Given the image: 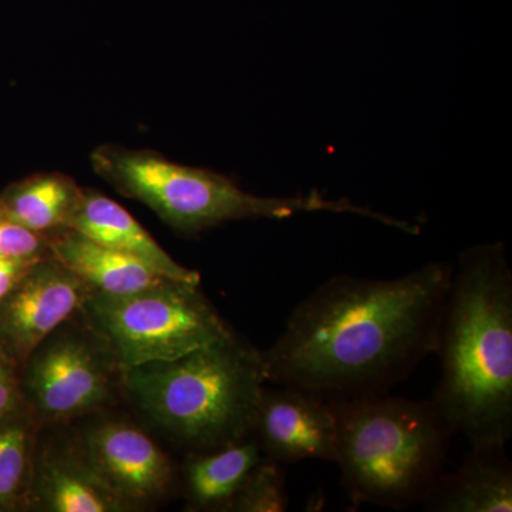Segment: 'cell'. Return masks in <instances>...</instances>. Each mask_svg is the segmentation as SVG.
Wrapping results in <instances>:
<instances>
[{"label":"cell","instance_id":"6da1fadb","mask_svg":"<svg viewBox=\"0 0 512 512\" xmlns=\"http://www.w3.org/2000/svg\"><path fill=\"white\" fill-rule=\"evenodd\" d=\"M451 276L441 262L396 279L333 276L262 350L266 383L328 402L389 392L436 355Z\"/></svg>","mask_w":512,"mask_h":512},{"label":"cell","instance_id":"7a4b0ae2","mask_svg":"<svg viewBox=\"0 0 512 512\" xmlns=\"http://www.w3.org/2000/svg\"><path fill=\"white\" fill-rule=\"evenodd\" d=\"M436 355L434 407L471 448L512 437V271L501 242L474 245L453 268Z\"/></svg>","mask_w":512,"mask_h":512},{"label":"cell","instance_id":"3957f363","mask_svg":"<svg viewBox=\"0 0 512 512\" xmlns=\"http://www.w3.org/2000/svg\"><path fill=\"white\" fill-rule=\"evenodd\" d=\"M266 384L264 357L237 333L168 362L124 370L123 394L185 453L252 436Z\"/></svg>","mask_w":512,"mask_h":512},{"label":"cell","instance_id":"277c9868","mask_svg":"<svg viewBox=\"0 0 512 512\" xmlns=\"http://www.w3.org/2000/svg\"><path fill=\"white\" fill-rule=\"evenodd\" d=\"M329 403L336 464L352 503L392 510L423 504L443 476L453 437L433 402L384 392Z\"/></svg>","mask_w":512,"mask_h":512},{"label":"cell","instance_id":"5b68a950","mask_svg":"<svg viewBox=\"0 0 512 512\" xmlns=\"http://www.w3.org/2000/svg\"><path fill=\"white\" fill-rule=\"evenodd\" d=\"M93 170L124 197L146 204L161 220L183 234H200L225 222L285 220L302 212L355 214L402 229L403 220L353 204L328 200L318 191L296 197H258L231 178L204 168L167 160L151 150L104 144L92 153Z\"/></svg>","mask_w":512,"mask_h":512},{"label":"cell","instance_id":"8992f818","mask_svg":"<svg viewBox=\"0 0 512 512\" xmlns=\"http://www.w3.org/2000/svg\"><path fill=\"white\" fill-rule=\"evenodd\" d=\"M82 311L123 369L168 362L234 333L200 285L170 281L128 295L92 292Z\"/></svg>","mask_w":512,"mask_h":512},{"label":"cell","instance_id":"52a82bcc","mask_svg":"<svg viewBox=\"0 0 512 512\" xmlns=\"http://www.w3.org/2000/svg\"><path fill=\"white\" fill-rule=\"evenodd\" d=\"M123 375L110 340L82 309L46 336L20 366L23 399L42 429L103 412L123 393Z\"/></svg>","mask_w":512,"mask_h":512},{"label":"cell","instance_id":"ba28073f","mask_svg":"<svg viewBox=\"0 0 512 512\" xmlns=\"http://www.w3.org/2000/svg\"><path fill=\"white\" fill-rule=\"evenodd\" d=\"M74 441L87 463L131 511L151 507L173 493L177 483L173 460L136 424L100 419L84 427Z\"/></svg>","mask_w":512,"mask_h":512},{"label":"cell","instance_id":"9c48e42d","mask_svg":"<svg viewBox=\"0 0 512 512\" xmlns=\"http://www.w3.org/2000/svg\"><path fill=\"white\" fill-rule=\"evenodd\" d=\"M92 292L55 256L39 259L0 301V349L22 366L46 336L82 309Z\"/></svg>","mask_w":512,"mask_h":512},{"label":"cell","instance_id":"30bf717a","mask_svg":"<svg viewBox=\"0 0 512 512\" xmlns=\"http://www.w3.org/2000/svg\"><path fill=\"white\" fill-rule=\"evenodd\" d=\"M252 436L262 454L278 464L306 460L336 463L338 429L328 400L288 386L265 384Z\"/></svg>","mask_w":512,"mask_h":512},{"label":"cell","instance_id":"8fae6325","mask_svg":"<svg viewBox=\"0 0 512 512\" xmlns=\"http://www.w3.org/2000/svg\"><path fill=\"white\" fill-rule=\"evenodd\" d=\"M28 511L131 512L87 463L73 439L37 440Z\"/></svg>","mask_w":512,"mask_h":512},{"label":"cell","instance_id":"7c38bea8","mask_svg":"<svg viewBox=\"0 0 512 512\" xmlns=\"http://www.w3.org/2000/svg\"><path fill=\"white\" fill-rule=\"evenodd\" d=\"M69 228L76 229L97 244L140 259L167 278L200 285L198 272L174 261L130 212L93 188H83L82 201L69 222Z\"/></svg>","mask_w":512,"mask_h":512},{"label":"cell","instance_id":"4fadbf2b","mask_svg":"<svg viewBox=\"0 0 512 512\" xmlns=\"http://www.w3.org/2000/svg\"><path fill=\"white\" fill-rule=\"evenodd\" d=\"M507 447L470 448L463 466L444 474L424 501L431 512H511L512 464Z\"/></svg>","mask_w":512,"mask_h":512},{"label":"cell","instance_id":"5bb4252c","mask_svg":"<svg viewBox=\"0 0 512 512\" xmlns=\"http://www.w3.org/2000/svg\"><path fill=\"white\" fill-rule=\"evenodd\" d=\"M49 238L52 255L82 278L93 292L128 295L171 279L134 256L97 244L76 229H60Z\"/></svg>","mask_w":512,"mask_h":512},{"label":"cell","instance_id":"9a60e30c","mask_svg":"<svg viewBox=\"0 0 512 512\" xmlns=\"http://www.w3.org/2000/svg\"><path fill=\"white\" fill-rule=\"evenodd\" d=\"M262 458L254 436L207 453L187 454L181 468L187 510L228 512L249 471Z\"/></svg>","mask_w":512,"mask_h":512},{"label":"cell","instance_id":"2e32d148","mask_svg":"<svg viewBox=\"0 0 512 512\" xmlns=\"http://www.w3.org/2000/svg\"><path fill=\"white\" fill-rule=\"evenodd\" d=\"M82 195L83 187L69 175L35 174L0 195V215L50 237L69 228Z\"/></svg>","mask_w":512,"mask_h":512},{"label":"cell","instance_id":"e0dca14e","mask_svg":"<svg viewBox=\"0 0 512 512\" xmlns=\"http://www.w3.org/2000/svg\"><path fill=\"white\" fill-rule=\"evenodd\" d=\"M40 430L26 403L0 417V512L28 511Z\"/></svg>","mask_w":512,"mask_h":512},{"label":"cell","instance_id":"ac0fdd59","mask_svg":"<svg viewBox=\"0 0 512 512\" xmlns=\"http://www.w3.org/2000/svg\"><path fill=\"white\" fill-rule=\"evenodd\" d=\"M288 505L284 471L264 457L249 471L228 512H284Z\"/></svg>","mask_w":512,"mask_h":512},{"label":"cell","instance_id":"d6986e66","mask_svg":"<svg viewBox=\"0 0 512 512\" xmlns=\"http://www.w3.org/2000/svg\"><path fill=\"white\" fill-rule=\"evenodd\" d=\"M52 255L50 238L0 215V258L37 261Z\"/></svg>","mask_w":512,"mask_h":512},{"label":"cell","instance_id":"ffe728a7","mask_svg":"<svg viewBox=\"0 0 512 512\" xmlns=\"http://www.w3.org/2000/svg\"><path fill=\"white\" fill-rule=\"evenodd\" d=\"M25 404L20 366L0 349V417Z\"/></svg>","mask_w":512,"mask_h":512},{"label":"cell","instance_id":"44dd1931","mask_svg":"<svg viewBox=\"0 0 512 512\" xmlns=\"http://www.w3.org/2000/svg\"><path fill=\"white\" fill-rule=\"evenodd\" d=\"M35 262L0 258V301L12 291L13 286L18 284L20 278L28 272L30 266Z\"/></svg>","mask_w":512,"mask_h":512}]
</instances>
